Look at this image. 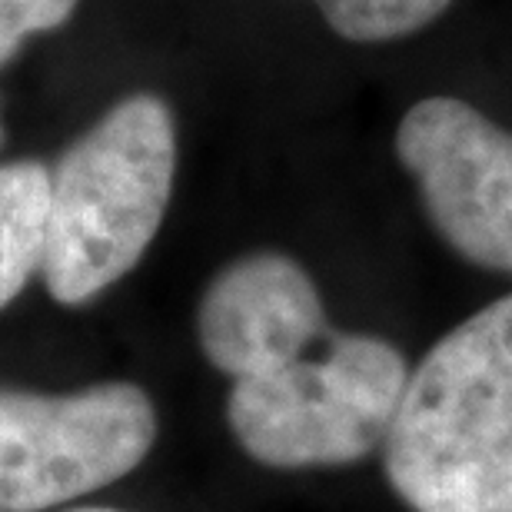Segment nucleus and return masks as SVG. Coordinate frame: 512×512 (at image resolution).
<instances>
[{
  "instance_id": "1",
  "label": "nucleus",
  "mask_w": 512,
  "mask_h": 512,
  "mask_svg": "<svg viewBox=\"0 0 512 512\" xmlns=\"http://www.w3.org/2000/svg\"><path fill=\"white\" fill-rule=\"evenodd\" d=\"M386 476L416 512H512V293L409 373Z\"/></svg>"
},
{
  "instance_id": "2",
  "label": "nucleus",
  "mask_w": 512,
  "mask_h": 512,
  "mask_svg": "<svg viewBox=\"0 0 512 512\" xmlns=\"http://www.w3.org/2000/svg\"><path fill=\"white\" fill-rule=\"evenodd\" d=\"M177 124L157 94L114 104L50 170L44 283L57 303L94 300L127 276L167 213Z\"/></svg>"
},
{
  "instance_id": "3",
  "label": "nucleus",
  "mask_w": 512,
  "mask_h": 512,
  "mask_svg": "<svg viewBox=\"0 0 512 512\" xmlns=\"http://www.w3.org/2000/svg\"><path fill=\"white\" fill-rule=\"evenodd\" d=\"M409 370L376 336H330L320 360L233 380L230 429L263 466H343L386 443Z\"/></svg>"
},
{
  "instance_id": "4",
  "label": "nucleus",
  "mask_w": 512,
  "mask_h": 512,
  "mask_svg": "<svg viewBox=\"0 0 512 512\" xmlns=\"http://www.w3.org/2000/svg\"><path fill=\"white\" fill-rule=\"evenodd\" d=\"M157 439L150 396L100 383L67 396L0 389V512H40L133 473Z\"/></svg>"
},
{
  "instance_id": "5",
  "label": "nucleus",
  "mask_w": 512,
  "mask_h": 512,
  "mask_svg": "<svg viewBox=\"0 0 512 512\" xmlns=\"http://www.w3.org/2000/svg\"><path fill=\"white\" fill-rule=\"evenodd\" d=\"M396 153L439 237L469 263L512 273V133L466 100L426 97L399 120Z\"/></svg>"
},
{
  "instance_id": "6",
  "label": "nucleus",
  "mask_w": 512,
  "mask_h": 512,
  "mask_svg": "<svg viewBox=\"0 0 512 512\" xmlns=\"http://www.w3.org/2000/svg\"><path fill=\"white\" fill-rule=\"evenodd\" d=\"M197 333L203 356L233 380L276 370L326 336L316 283L300 263L260 250L213 276L200 300Z\"/></svg>"
},
{
  "instance_id": "7",
  "label": "nucleus",
  "mask_w": 512,
  "mask_h": 512,
  "mask_svg": "<svg viewBox=\"0 0 512 512\" xmlns=\"http://www.w3.org/2000/svg\"><path fill=\"white\" fill-rule=\"evenodd\" d=\"M50 170L37 160L0 163V310L40 273Z\"/></svg>"
},
{
  "instance_id": "8",
  "label": "nucleus",
  "mask_w": 512,
  "mask_h": 512,
  "mask_svg": "<svg viewBox=\"0 0 512 512\" xmlns=\"http://www.w3.org/2000/svg\"><path fill=\"white\" fill-rule=\"evenodd\" d=\"M336 34L356 44H386L436 24L453 0H313Z\"/></svg>"
},
{
  "instance_id": "9",
  "label": "nucleus",
  "mask_w": 512,
  "mask_h": 512,
  "mask_svg": "<svg viewBox=\"0 0 512 512\" xmlns=\"http://www.w3.org/2000/svg\"><path fill=\"white\" fill-rule=\"evenodd\" d=\"M80 0H0V67L34 34L67 24Z\"/></svg>"
},
{
  "instance_id": "10",
  "label": "nucleus",
  "mask_w": 512,
  "mask_h": 512,
  "mask_svg": "<svg viewBox=\"0 0 512 512\" xmlns=\"http://www.w3.org/2000/svg\"><path fill=\"white\" fill-rule=\"evenodd\" d=\"M77 512H120V509H77Z\"/></svg>"
},
{
  "instance_id": "11",
  "label": "nucleus",
  "mask_w": 512,
  "mask_h": 512,
  "mask_svg": "<svg viewBox=\"0 0 512 512\" xmlns=\"http://www.w3.org/2000/svg\"><path fill=\"white\" fill-rule=\"evenodd\" d=\"M0 140H4V127H0Z\"/></svg>"
}]
</instances>
